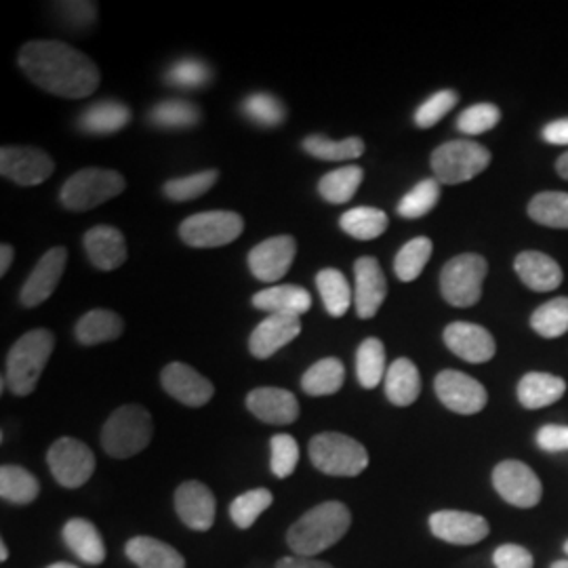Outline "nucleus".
<instances>
[{
	"instance_id": "f257e3e1",
	"label": "nucleus",
	"mask_w": 568,
	"mask_h": 568,
	"mask_svg": "<svg viewBox=\"0 0 568 568\" xmlns=\"http://www.w3.org/2000/svg\"><path fill=\"white\" fill-rule=\"evenodd\" d=\"M23 74L51 95L82 100L98 91L100 70L79 49L60 41H30L21 47Z\"/></svg>"
},
{
	"instance_id": "f03ea898",
	"label": "nucleus",
	"mask_w": 568,
	"mask_h": 568,
	"mask_svg": "<svg viewBox=\"0 0 568 568\" xmlns=\"http://www.w3.org/2000/svg\"><path fill=\"white\" fill-rule=\"evenodd\" d=\"M352 525V511L342 501H325L305 511L304 516L291 525L286 532V544L295 556L314 558L325 549L342 541Z\"/></svg>"
},
{
	"instance_id": "7ed1b4c3",
	"label": "nucleus",
	"mask_w": 568,
	"mask_h": 568,
	"mask_svg": "<svg viewBox=\"0 0 568 568\" xmlns=\"http://www.w3.org/2000/svg\"><path fill=\"white\" fill-rule=\"evenodd\" d=\"M55 347V337L47 328L28 331L7 354L4 379L16 396H30L41 379Z\"/></svg>"
},
{
	"instance_id": "20e7f679",
	"label": "nucleus",
	"mask_w": 568,
	"mask_h": 568,
	"mask_svg": "<svg viewBox=\"0 0 568 568\" xmlns=\"http://www.w3.org/2000/svg\"><path fill=\"white\" fill-rule=\"evenodd\" d=\"M152 436L154 422L143 406H121L103 424L102 447L114 459H129L148 448Z\"/></svg>"
},
{
	"instance_id": "39448f33",
	"label": "nucleus",
	"mask_w": 568,
	"mask_h": 568,
	"mask_svg": "<svg viewBox=\"0 0 568 568\" xmlns=\"http://www.w3.org/2000/svg\"><path fill=\"white\" fill-rule=\"evenodd\" d=\"M310 459L326 476L354 478L368 467L366 448L339 432H323L310 440Z\"/></svg>"
},
{
	"instance_id": "423d86ee",
	"label": "nucleus",
	"mask_w": 568,
	"mask_h": 568,
	"mask_svg": "<svg viewBox=\"0 0 568 568\" xmlns=\"http://www.w3.org/2000/svg\"><path fill=\"white\" fill-rule=\"evenodd\" d=\"M126 182L119 171L82 169L61 185L60 203L68 211H89L122 194Z\"/></svg>"
},
{
	"instance_id": "0eeeda50",
	"label": "nucleus",
	"mask_w": 568,
	"mask_h": 568,
	"mask_svg": "<svg viewBox=\"0 0 568 568\" xmlns=\"http://www.w3.org/2000/svg\"><path fill=\"white\" fill-rule=\"evenodd\" d=\"M487 260L476 253L457 255L443 267L440 291L448 304L471 307L483 297V283L487 276Z\"/></svg>"
},
{
	"instance_id": "6e6552de",
	"label": "nucleus",
	"mask_w": 568,
	"mask_h": 568,
	"mask_svg": "<svg viewBox=\"0 0 568 568\" xmlns=\"http://www.w3.org/2000/svg\"><path fill=\"white\" fill-rule=\"evenodd\" d=\"M490 164V152L476 142H448L434 150L432 169L440 183L469 182Z\"/></svg>"
},
{
	"instance_id": "1a4fd4ad",
	"label": "nucleus",
	"mask_w": 568,
	"mask_h": 568,
	"mask_svg": "<svg viewBox=\"0 0 568 568\" xmlns=\"http://www.w3.org/2000/svg\"><path fill=\"white\" fill-rule=\"evenodd\" d=\"M243 230L244 220L234 211H204L180 225V236L194 248H217L234 243Z\"/></svg>"
},
{
	"instance_id": "9d476101",
	"label": "nucleus",
	"mask_w": 568,
	"mask_h": 568,
	"mask_svg": "<svg viewBox=\"0 0 568 568\" xmlns=\"http://www.w3.org/2000/svg\"><path fill=\"white\" fill-rule=\"evenodd\" d=\"M47 464L61 487L81 488L95 471V455L77 438H60L49 448Z\"/></svg>"
},
{
	"instance_id": "9b49d317",
	"label": "nucleus",
	"mask_w": 568,
	"mask_h": 568,
	"mask_svg": "<svg viewBox=\"0 0 568 568\" xmlns=\"http://www.w3.org/2000/svg\"><path fill=\"white\" fill-rule=\"evenodd\" d=\"M493 487L516 508H535L541 501L544 487L537 474L523 462H501L493 469Z\"/></svg>"
},
{
	"instance_id": "f8f14e48",
	"label": "nucleus",
	"mask_w": 568,
	"mask_h": 568,
	"mask_svg": "<svg viewBox=\"0 0 568 568\" xmlns=\"http://www.w3.org/2000/svg\"><path fill=\"white\" fill-rule=\"evenodd\" d=\"M55 171L53 159L39 148L30 145H4L0 150L2 178L20 185H39Z\"/></svg>"
},
{
	"instance_id": "ddd939ff",
	"label": "nucleus",
	"mask_w": 568,
	"mask_h": 568,
	"mask_svg": "<svg viewBox=\"0 0 568 568\" xmlns=\"http://www.w3.org/2000/svg\"><path fill=\"white\" fill-rule=\"evenodd\" d=\"M436 396L448 410L457 415H476L488 403V394L480 382L462 371H443L434 382Z\"/></svg>"
},
{
	"instance_id": "4468645a",
	"label": "nucleus",
	"mask_w": 568,
	"mask_h": 568,
	"mask_svg": "<svg viewBox=\"0 0 568 568\" xmlns=\"http://www.w3.org/2000/svg\"><path fill=\"white\" fill-rule=\"evenodd\" d=\"M297 255V243L293 236L281 234L257 244L248 253V270L262 283H278L291 270Z\"/></svg>"
},
{
	"instance_id": "2eb2a0df",
	"label": "nucleus",
	"mask_w": 568,
	"mask_h": 568,
	"mask_svg": "<svg viewBox=\"0 0 568 568\" xmlns=\"http://www.w3.org/2000/svg\"><path fill=\"white\" fill-rule=\"evenodd\" d=\"M429 530L453 546H474L487 539L488 523L478 514L443 509L429 516Z\"/></svg>"
},
{
	"instance_id": "dca6fc26",
	"label": "nucleus",
	"mask_w": 568,
	"mask_h": 568,
	"mask_svg": "<svg viewBox=\"0 0 568 568\" xmlns=\"http://www.w3.org/2000/svg\"><path fill=\"white\" fill-rule=\"evenodd\" d=\"M175 511L185 527L204 532L215 525L217 501L201 480H185L175 490Z\"/></svg>"
},
{
	"instance_id": "f3484780",
	"label": "nucleus",
	"mask_w": 568,
	"mask_h": 568,
	"mask_svg": "<svg viewBox=\"0 0 568 568\" xmlns=\"http://www.w3.org/2000/svg\"><path fill=\"white\" fill-rule=\"evenodd\" d=\"M65 262H68V251L63 246L49 248L42 255L41 262L32 270V274L28 276L26 284L21 286V304L26 307H37L42 302H47L60 284Z\"/></svg>"
},
{
	"instance_id": "a211bd4d",
	"label": "nucleus",
	"mask_w": 568,
	"mask_h": 568,
	"mask_svg": "<svg viewBox=\"0 0 568 568\" xmlns=\"http://www.w3.org/2000/svg\"><path fill=\"white\" fill-rule=\"evenodd\" d=\"M354 276H356V288H354L356 314L358 318L368 321L386 302V274L375 257H361L354 264Z\"/></svg>"
},
{
	"instance_id": "6ab92c4d",
	"label": "nucleus",
	"mask_w": 568,
	"mask_h": 568,
	"mask_svg": "<svg viewBox=\"0 0 568 568\" xmlns=\"http://www.w3.org/2000/svg\"><path fill=\"white\" fill-rule=\"evenodd\" d=\"M161 384L171 398L185 406H204L215 394V387L206 377L183 363L164 366Z\"/></svg>"
},
{
	"instance_id": "aec40b11",
	"label": "nucleus",
	"mask_w": 568,
	"mask_h": 568,
	"mask_svg": "<svg viewBox=\"0 0 568 568\" xmlns=\"http://www.w3.org/2000/svg\"><path fill=\"white\" fill-rule=\"evenodd\" d=\"M246 408L270 426H291L300 419L295 394L283 387H257L246 396Z\"/></svg>"
},
{
	"instance_id": "412c9836",
	"label": "nucleus",
	"mask_w": 568,
	"mask_h": 568,
	"mask_svg": "<svg viewBox=\"0 0 568 568\" xmlns=\"http://www.w3.org/2000/svg\"><path fill=\"white\" fill-rule=\"evenodd\" d=\"M302 333V321L297 316L270 314L260 325L253 328L248 337V349L255 358L267 361L284 345L297 339Z\"/></svg>"
},
{
	"instance_id": "4be33fe9",
	"label": "nucleus",
	"mask_w": 568,
	"mask_h": 568,
	"mask_svg": "<svg viewBox=\"0 0 568 568\" xmlns=\"http://www.w3.org/2000/svg\"><path fill=\"white\" fill-rule=\"evenodd\" d=\"M445 344L455 356H459L462 361L471 365L488 363L497 352L495 339L487 328L471 325V323L448 325L445 328Z\"/></svg>"
},
{
	"instance_id": "5701e85b",
	"label": "nucleus",
	"mask_w": 568,
	"mask_h": 568,
	"mask_svg": "<svg viewBox=\"0 0 568 568\" xmlns=\"http://www.w3.org/2000/svg\"><path fill=\"white\" fill-rule=\"evenodd\" d=\"M84 251L89 262L103 272H112L126 262V241L121 230L112 225H98L84 234Z\"/></svg>"
},
{
	"instance_id": "b1692460",
	"label": "nucleus",
	"mask_w": 568,
	"mask_h": 568,
	"mask_svg": "<svg viewBox=\"0 0 568 568\" xmlns=\"http://www.w3.org/2000/svg\"><path fill=\"white\" fill-rule=\"evenodd\" d=\"M63 544L82 560L84 565L100 567L105 560V546L98 527L84 518H72L63 525L61 530Z\"/></svg>"
},
{
	"instance_id": "393cba45",
	"label": "nucleus",
	"mask_w": 568,
	"mask_h": 568,
	"mask_svg": "<svg viewBox=\"0 0 568 568\" xmlns=\"http://www.w3.org/2000/svg\"><path fill=\"white\" fill-rule=\"evenodd\" d=\"M253 305L262 312L302 316L312 307V295L300 284H276L253 295Z\"/></svg>"
},
{
	"instance_id": "a878e982",
	"label": "nucleus",
	"mask_w": 568,
	"mask_h": 568,
	"mask_svg": "<svg viewBox=\"0 0 568 568\" xmlns=\"http://www.w3.org/2000/svg\"><path fill=\"white\" fill-rule=\"evenodd\" d=\"M514 267L523 283L537 293H549L562 284V267L546 253L525 251L516 257Z\"/></svg>"
},
{
	"instance_id": "bb28decb",
	"label": "nucleus",
	"mask_w": 568,
	"mask_h": 568,
	"mask_svg": "<svg viewBox=\"0 0 568 568\" xmlns=\"http://www.w3.org/2000/svg\"><path fill=\"white\" fill-rule=\"evenodd\" d=\"M124 554L138 568H185L182 554L154 537L129 539Z\"/></svg>"
},
{
	"instance_id": "cd10ccee",
	"label": "nucleus",
	"mask_w": 568,
	"mask_h": 568,
	"mask_svg": "<svg viewBox=\"0 0 568 568\" xmlns=\"http://www.w3.org/2000/svg\"><path fill=\"white\" fill-rule=\"evenodd\" d=\"M386 396L392 405L410 406L422 394V375L415 363L408 358H398L387 368Z\"/></svg>"
},
{
	"instance_id": "c85d7f7f",
	"label": "nucleus",
	"mask_w": 568,
	"mask_h": 568,
	"mask_svg": "<svg viewBox=\"0 0 568 568\" xmlns=\"http://www.w3.org/2000/svg\"><path fill=\"white\" fill-rule=\"evenodd\" d=\"M131 122V108L116 100H103L84 108L79 119L84 133L93 135H110L124 129Z\"/></svg>"
},
{
	"instance_id": "c756f323",
	"label": "nucleus",
	"mask_w": 568,
	"mask_h": 568,
	"mask_svg": "<svg viewBox=\"0 0 568 568\" xmlns=\"http://www.w3.org/2000/svg\"><path fill=\"white\" fill-rule=\"evenodd\" d=\"M567 392L565 379L549 373H528L518 384V400L525 408H544L558 403Z\"/></svg>"
},
{
	"instance_id": "7c9ffc66",
	"label": "nucleus",
	"mask_w": 568,
	"mask_h": 568,
	"mask_svg": "<svg viewBox=\"0 0 568 568\" xmlns=\"http://www.w3.org/2000/svg\"><path fill=\"white\" fill-rule=\"evenodd\" d=\"M124 331L121 316L112 310H91L77 323L74 335L82 345L105 344L119 339Z\"/></svg>"
},
{
	"instance_id": "2f4dec72",
	"label": "nucleus",
	"mask_w": 568,
	"mask_h": 568,
	"mask_svg": "<svg viewBox=\"0 0 568 568\" xmlns=\"http://www.w3.org/2000/svg\"><path fill=\"white\" fill-rule=\"evenodd\" d=\"M345 382V368L339 358H323L310 366L302 377V389L307 396H333Z\"/></svg>"
},
{
	"instance_id": "473e14b6",
	"label": "nucleus",
	"mask_w": 568,
	"mask_h": 568,
	"mask_svg": "<svg viewBox=\"0 0 568 568\" xmlns=\"http://www.w3.org/2000/svg\"><path fill=\"white\" fill-rule=\"evenodd\" d=\"M41 493V485L34 474L20 466L0 467V497L16 506L32 504Z\"/></svg>"
},
{
	"instance_id": "72a5a7b5",
	"label": "nucleus",
	"mask_w": 568,
	"mask_h": 568,
	"mask_svg": "<svg viewBox=\"0 0 568 568\" xmlns=\"http://www.w3.org/2000/svg\"><path fill=\"white\" fill-rule=\"evenodd\" d=\"M386 213L373 206H356L345 211L339 220V225L345 234H349L356 241H375L387 230Z\"/></svg>"
},
{
	"instance_id": "f704fd0d",
	"label": "nucleus",
	"mask_w": 568,
	"mask_h": 568,
	"mask_svg": "<svg viewBox=\"0 0 568 568\" xmlns=\"http://www.w3.org/2000/svg\"><path fill=\"white\" fill-rule=\"evenodd\" d=\"M316 286H318V293L323 297L326 312L333 318L345 316V312L349 310V305L354 302V293L345 281L344 274L335 267H325L316 276Z\"/></svg>"
},
{
	"instance_id": "c9c22d12",
	"label": "nucleus",
	"mask_w": 568,
	"mask_h": 568,
	"mask_svg": "<svg viewBox=\"0 0 568 568\" xmlns=\"http://www.w3.org/2000/svg\"><path fill=\"white\" fill-rule=\"evenodd\" d=\"M363 180H365V171L356 164H347L337 171L326 173L325 178L318 182V192L326 203H349Z\"/></svg>"
},
{
	"instance_id": "e433bc0d",
	"label": "nucleus",
	"mask_w": 568,
	"mask_h": 568,
	"mask_svg": "<svg viewBox=\"0 0 568 568\" xmlns=\"http://www.w3.org/2000/svg\"><path fill=\"white\" fill-rule=\"evenodd\" d=\"M386 347L377 337L365 339L356 352V375L358 384L373 389L386 379Z\"/></svg>"
},
{
	"instance_id": "4c0bfd02",
	"label": "nucleus",
	"mask_w": 568,
	"mask_h": 568,
	"mask_svg": "<svg viewBox=\"0 0 568 568\" xmlns=\"http://www.w3.org/2000/svg\"><path fill=\"white\" fill-rule=\"evenodd\" d=\"M304 150L318 161L337 163V161H354V159L363 156L365 142L361 138H347L342 142H333L326 135H310L304 140Z\"/></svg>"
},
{
	"instance_id": "58836bf2",
	"label": "nucleus",
	"mask_w": 568,
	"mask_h": 568,
	"mask_svg": "<svg viewBox=\"0 0 568 568\" xmlns=\"http://www.w3.org/2000/svg\"><path fill=\"white\" fill-rule=\"evenodd\" d=\"M528 215L532 222L568 230V194L567 192H541L528 204Z\"/></svg>"
},
{
	"instance_id": "ea45409f",
	"label": "nucleus",
	"mask_w": 568,
	"mask_h": 568,
	"mask_svg": "<svg viewBox=\"0 0 568 568\" xmlns=\"http://www.w3.org/2000/svg\"><path fill=\"white\" fill-rule=\"evenodd\" d=\"M434 244L426 236L413 239L398 251L396 260H394V272L403 283H413L422 276L424 267H426L429 257H432Z\"/></svg>"
},
{
	"instance_id": "a19ab883",
	"label": "nucleus",
	"mask_w": 568,
	"mask_h": 568,
	"mask_svg": "<svg viewBox=\"0 0 568 568\" xmlns=\"http://www.w3.org/2000/svg\"><path fill=\"white\" fill-rule=\"evenodd\" d=\"M150 121L161 129H190L201 121V110L185 100H164L152 108Z\"/></svg>"
},
{
	"instance_id": "79ce46f5",
	"label": "nucleus",
	"mask_w": 568,
	"mask_h": 568,
	"mask_svg": "<svg viewBox=\"0 0 568 568\" xmlns=\"http://www.w3.org/2000/svg\"><path fill=\"white\" fill-rule=\"evenodd\" d=\"M272 501H274V495L267 488L246 490L232 501L230 518L236 527L246 530V528H251L257 523V518L272 506Z\"/></svg>"
},
{
	"instance_id": "37998d69",
	"label": "nucleus",
	"mask_w": 568,
	"mask_h": 568,
	"mask_svg": "<svg viewBox=\"0 0 568 568\" xmlns=\"http://www.w3.org/2000/svg\"><path fill=\"white\" fill-rule=\"evenodd\" d=\"M530 326L548 339L565 335L568 331V297H556L537 307L530 316Z\"/></svg>"
},
{
	"instance_id": "c03bdc74",
	"label": "nucleus",
	"mask_w": 568,
	"mask_h": 568,
	"mask_svg": "<svg viewBox=\"0 0 568 568\" xmlns=\"http://www.w3.org/2000/svg\"><path fill=\"white\" fill-rule=\"evenodd\" d=\"M217 178H220V173L215 169H209V171H201V173H194L187 178L171 180L163 185L164 196L175 203H187V201L201 199L215 185Z\"/></svg>"
},
{
	"instance_id": "a18cd8bd",
	"label": "nucleus",
	"mask_w": 568,
	"mask_h": 568,
	"mask_svg": "<svg viewBox=\"0 0 568 568\" xmlns=\"http://www.w3.org/2000/svg\"><path fill=\"white\" fill-rule=\"evenodd\" d=\"M440 199V182L438 180H424L417 183L405 199L398 203V215L405 220H417L427 215Z\"/></svg>"
},
{
	"instance_id": "49530a36",
	"label": "nucleus",
	"mask_w": 568,
	"mask_h": 568,
	"mask_svg": "<svg viewBox=\"0 0 568 568\" xmlns=\"http://www.w3.org/2000/svg\"><path fill=\"white\" fill-rule=\"evenodd\" d=\"M243 114L260 126H278L284 122L286 110L284 103L270 93H251L244 98Z\"/></svg>"
},
{
	"instance_id": "de8ad7c7",
	"label": "nucleus",
	"mask_w": 568,
	"mask_h": 568,
	"mask_svg": "<svg viewBox=\"0 0 568 568\" xmlns=\"http://www.w3.org/2000/svg\"><path fill=\"white\" fill-rule=\"evenodd\" d=\"M213 72L203 60L196 58H183L173 61L164 74V81L178 89H201L211 81Z\"/></svg>"
},
{
	"instance_id": "09e8293b",
	"label": "nucleus",
	"mask_w": 568,
	"mask_h": 568,
	"mask_svg": "<svg viewBox=\"0 0 568 568\" xmlns=\"http://www.w3.org/2000/svg\"><path fill=\"white\" fill-rule=\"evenodd\" d=\"M501 121V112L493 103H476L464 110L457 119V129L466 135H483L497 126Z\"/></svg>"
},
{
	"instance_id": "8fccbe9b",
	"label": "nucleus",
	"mask_w": 568,
	"mask_h": 568,
	"mask_svg": "<svg viewBox=\"0 0 568 568\" xmlns=\"http://www.w3.org/2000/svg\"><path fill=\"white\" fill-rule=\"evenodd\" d=\"M272 447V474L276 478H288L300 464V445L288 434H276L270 440Z\"/></svg>"
},
{
	"instance_id": "3c124183",
	"label": "nucleus",
	"mask_w": 568,
	"mask_h": 568,
	"mask_svg": "<svg viewBox=\"0 0 568 568\" xmlns=\"http://www.w3.org/2000/svg\"><path fill=\"white\" fill-rule=\"evenodd\" d=\"M459 98L455 91H438L436 95H432L427 102L419 105V110L415 112V124L419 129H432L436 122L443 121L448 112L457 105Z\"/></svg>"
},
{
	"instance_id": "603ef678",
	"label": "nucleus",
	"mask_w": 568,
	"mask_h": 568,
	"mask_svg": "<svg viewBox=\"0 0 568 568\" xmlns=\"http://www.w3.org/2000/svg\"><path fill=\"white\" fill-rule=\"evenodd\" d=\"M61 18L74 28H87L98 18V4L95 2H60L58 4Z\"/></svg>"
},
{
	"instance_id": "864d4df0",
	"label": "nucleus",
	"mask_w": 568,
	"mask_h": 568,
	"mask_svg": "<svg viewBox=\"0 0 568 568\" xmlns=\"http://www.w3.org/2000/svg\"><path fill=\"white\" fill-rule=\"evenodd\" d=\"M493 562L497 568H532L535 565L530 551L523 546H514V544H506V546L495 549Z\"/></svg>"
},
{
	"instance_id": "5fc2aeb1",
	"label": "nucleus",
	"mask_w": 568,
	"mask_h": 568,
	"mask_svg": "<svg viewBox=\"0 0 568 568\" xmlns=\"http://www.w3.org/2000/svg\"><path fill=\"white\" fill-rule=\"evenodd\" d=\"M537 445L548 453L568 450V426H544L537 432Z\"/></svg>"
},
{
	"instance_id": "6e6d98bb",
	"label": "nucleus",
	"mask_w": 568,
	"mask_h": 568,
	"mask_svg": "<svg viewBox=\"0 0 568 568\" xmlns=\"http://www.w3.org/2000/svg\"><path fill=\"white\" fill-rule=\"evenodd\" d=\"M544 140L551 145H568V119L549 122L544 129Z\"/></svg>"
},
{
	"instance_id": "4d7b16f0",
	"label": "nucleus",
	"mask_w": 568,
	"mask_h": 568,
	"mask_svg": "<svg viewBox=\"0 0 568 568\" xmlns=\"http://www.w3.org/2000/svg\"><path fill=\"white\" fill-rule=\"evenodd\" d=\"M274 568H335L314 558H304V556H284Z\"/></svg>"
},
{
	"instance_id": "13d9d810",
	"label": "nucleus",
	"mask_w": 568,
	"mask_h": 568,
	"mask_svg": "<svg viewBox=\"0 0 568 568\" xmlns=\"http://www.w3.org/2000/svg\"><path fill=\"white\" fill-rule=\"evenodd\" d=\"M11 262H13V246L11 244H2L0 246V274L2 276L9 272Z\"/></svg>"
},
{
	"instance_id": "bf43d9fd",
	"label": "nucleus",
	"mask_w": 568,
	"mask_h": 568,
	"mask_svg": "<svg viewBox=\"0 0 568 568\" xmlns=\"http://www.w3.org/2000/svg\"><path fill=\"white\" fill-rule=\"evenodd\" d=\"M556 171H558V175H560L562 180H567L568 182V152L558 159V163H556Z\"/></svg>"
},
{
	"instance_id": "052dcab7",
	"label": "nucleus",
	"mask_w": 568,
	"mask_h": 568,
	"mask_svg": "<svg viewBox=\"0 0 568 568\" xmlns=\"http://www.w3.org/2000/svg\"><path fill=\"white\" fill-rule=\"evenodd\" d=\"M0 560H2V562L9 560V548H7V544H0Z\"/></svg>"
},
{
	"instance_id": "680f3d73",
	"label": "nucleus",
	"mask_w": 568,
	"mask_h": 568,
	"mask_svg": "<svg viewBox=\"0 0 568 568\" xmlns=\"http://www.w3.org/2000/svg\"><path fill=\"white\" fill-rule=\"evenodd\" d=\"M47 568H79L74 567V565H70V562H55V565H51V567Z\"/></svg>"
},
{
	"instance_id": "e2e57ef3",
	"label": "nucleus",
	"mask_w": 568,
	"mask_h": 568,
	"mask_svg": "<svg viewBox=\"0 0 568 568\" xmlns=\"http://www.w3.org/2000/svg\"><path fill=\"white\" fill-rule=\"evenodd\" d=\"M551 568H568V560H558L551 565Z\"/></svg>"
},
{
	"instance_id": "0e129e2a",
	"label": "nucleus",
	"mask_w": 568,
	"mask_h": 568,
	"mask_svg": "<svg viewBox=\"0 0 568 568\" xmlns=\"http://www.w3.org/2000/svg\"><path fill=\"white\" fill-rule=\"evenodd\" d=\"M565 549H567V554H568V541H567V544H565Z\"/></svg>"
}]
</instances>
